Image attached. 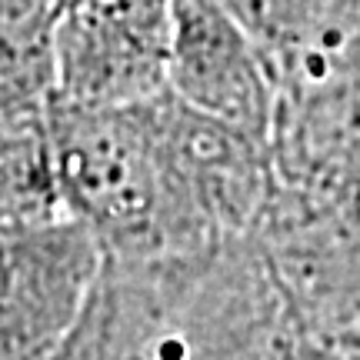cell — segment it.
I'll return each instance as SVG.
<instances>
[{
    "instance_id": "6da1fadb",
    "label": "cell",
    "mask_w": 360,
    "mask_h": 360,
    "mask_svg": "<svg viewBox=\"0 0 360 360\" xmlns=\"http://www.w3.org/2000/svg\"><path fill=\"white\" fill-rule=\"evenodd\" d=\"M157 101L137 107L51 101L47 134L64 214L80 220L114 260H164L167 177Z\"/></svg>"
},
{
    "instance_id": "ba28073f",
    "label": "cell",
    "mask_w": 360,
    "mask_h": 360,
    "mask_svg": "<svg viewBox=\"0 0 360 360\" xmlns=\"http://www.w3.org/2000/svg\"><path fill=\"white\" fill-rule=\"evenodd\" d=\"M53 360H110V354H107V350L101 347V340L87 330V323L80 321L77 334L70 337V344H67Z\"/></svg>"
},
{
    "instance_id": "277c9868",
    "label": "cell",
    "mask_w": 360,
    "mask_h": 360,
    "mask_svg": "<svg viewBox=\"0 0 360 360\" xmlns=\"http://www.w3.org/2000/svg\"><path fill=\"white\" fill-rule=\"evenodd\" d=\"M167 34L64 13L53 34V97L74 107H137L167 90Z\"/></svg>"
},
{
    "instance_id": "5b68a950",
    "label": "cell",
    "mask_w": 360,
    "mask_h": 360,
    "mask_svg": "<svg viewBox=\"0 0 360 360\" xmlns=\"http://www.w3.org/2000/svg\"><path fill=\"white\" fill-rule=\"evenodd\" d=\"M67 217L44 124L0 130V224Z\"/></svg>"
},
{
    "instance_id": "7a4b0ae2",
    "label": "cell",
    "mask_w": 360,
    "mask_h": 360,
    "mask_svg": "<svg viewBox=\"0 0 360 360\" xmlns=\"http://www.w3.org/2000/svg\"><path fill=\"white\" fill-rule=\"evenodd\" d=\"M103 247L74 217L0 224V360H53L77 334Z\"/></svg>"
},
{
    "instance_id": "3957f363",
    "label": "cell",
    "mask_w": 360,
    "mask_h": 360,
    "mask_svg": "<svg viewBox=\"0 0 360 360\" xmlns=\"http://www.w3.org/2000/svg\"><path fill=\"white\" fill-rule=\"evenodd\" d=\"M167 90L197 114L270 143L277 74L264 44L224 0L170 4Z\"/></svg>"
},
{
    "instance_id": "52a82bcc",
    "label": "cell",
    "mask_w": 360,
    "mask_h": 360,
    "mask_svg": "<svg viewBox=\"0 0 360 360\" xmlns=\"http://www.w3.org/2000/svg\"><path fill=\"white\" fill-rule=\"evenodd\" d=\"M297 51H317L360 74V0H334L317 34Z\"/></svg>"
},
{
    "instance_id": "8992f818",
    "label": "cell",
    "mask_w": 360,
    "mask_h": 360,
    "mask_svg": "<svg viewBox=\"0 0 360 360\" xmlns=\"http://www.w3.org/2000/svg\"><path fill=\"white\" fill-rule=\"evenodd\" d=\"M264 44L267 57L304 47L323 24L334 0H224Z\"/></svg>"
},
{
    "instance_id": "9c48e42d",
    "label": "cell",
    "mask_w": 360,
    "mask_h": 360,
    "mask_svg": "<svg viewBox=\"0 0 360 360\" xmlns=\"http://www.w3.org/2000/svg\"><path fill=\"white\" fill-rule=\"evenodd\" d=\"M0 4H4V0H0Z\"/></svg>"
}]
</instances>
